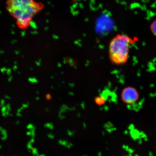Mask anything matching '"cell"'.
I'll return each mask as SVG.
<instances>
[{
    "mask_svg": "<svg viewBox=\"0 0 156 156\" xmlns=\"http://www.w3.org/2000/svg\"><path fill=\"white\" fill-rule=\"evenodd\" d=\"M95 102L97 104L99 105H102L104 103L105 100L102 97H97L95 98Z\"/></svg>",
    "mask_w": 156,
    "mask_h": 156,
    "instance_id": "cell-5",
    "label": "cell"
},
{
    "mask_svg": "<svg viewBox=\"0 0 156 156\" xmlns=\"http://www.w3.org/2000/svg\"><path fill=\"white\" fill-rule=\"evenodd\" d=\"M121 97L122 100L126 104H133L139 99V95L135 88L127 87L123 90Z\"/></svg>",
    "mask_w": 156,
    "mask_h": 156,
    "instance_id": "cell-3",
    "label": "cell"
},
{
    "mask_svg": "<svg viewBox=\"0 0 156 156\" xmlns=\"http://www.w3.org/2000/svg\"><path fill=\"white\" fill-rule=\"evenodd\" d=\"M46 97V99H48V100H49L51 98V95L49 94L47 95Z\"/></svg>",
    "mask_w": 156,
    "mask_h": 156,
    "instance_id": "cell-6",
    "label": "cell"
},
{
    "mask_svg": "<svg viewBox=\"0 0 156 156\" xmlns=\"http://www.w3.org/2000/svg\"><path fill=\"white\" fill-rule=\"evenodd\" d=\"M7 4V9L22 29L28 28L33 17L44 7L42 3L34 0H8Z\"/></svg>",
    "mask_w": 156,
    "mask_h": 156,
    "instance_id": "cell-1",
    "label": "cell"
},
{
    "mask_svg": "<svg viewBox=\"0 0 156 156\" xmlns=\"http://www.w3.org/2000/svg\"><path fill=\"white\" fill-rule=\"evenodd\" d=\"M134 41L126 35L118 34L111 41L109 56L111 62L116 65H122L127 61L130 45Z\"/></svg>",
    "mask_w": 156,
    "mask_h": 156,
    "instance_id": "cell-2",
    "label": "cell"
},
{
    "mask_svg": "<svg viewBox=\"0 0 156 156\" xmlns=\"http://www.w3.org/2000/svg\"><path fill=\"white\" fill-rule=\"evenodd\" d=\"M151 30L153 34L156 36V20L154 21L151 25Z\"/></svg>",
    "mask_w": 156,
    "mask_h": 156,
    "instance_id": "cell-4",
    "label": "cell"
}]
</instances>
